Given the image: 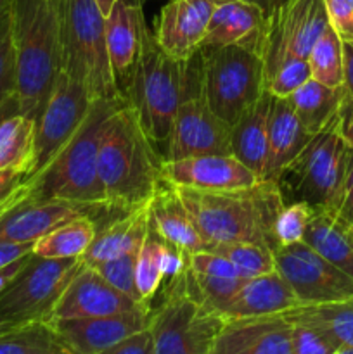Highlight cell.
Returning <instances> with one entry per match:
<instances>
[{"mask_svg": "<svg viewBox=\"0 0 353 354\" xmlns=\"http://www.w3.org/2000/svg\"><path fill=\"white\" fill-rule=\"evenodd\" d=\"M62 0H10L19 111L37 121L61 73Z\"/></svg>", "mask_w": 353, "mask_h": 354, "instance_id": "obj_1", "label": "cell"}, {"mask_svg": "<svg viewBox=\"0 0 353 354\" xmlns=\"http://www.w3.org/2000/svg\"><path fill=\"white\" fill-rule=\"evenodd\" d=\"M194 93H203L199 50L189 59L172 57L145 28L141 54L123 95L156 151L168 142L180 102Z\"/></svg>", "mask_w": 353, "mask_h": 354, "instance_id": "obj_2", "label": "cell"}, {"mask_svg": "<svg viewBox=\"0 0 353 354\" xmlns=\"http://www.w3.org/2000/svg\"><path fill=\"white\" fill-rule=\"evenodd\" d=\"M201 237L208 245L251 242L275 251L273 223L284 203L273 180L234 190H199L179 187Z\"/></svg>", "mask_w": 353, "mask_h": 354, "instance_id": "obj_3", "label": "cell"}, {"mask_svg": "<svg viewBox=\"0 0 353 354\" xmlns=\"http://www.w3.org/2000/svg\"><path fill=\"white\" fill-rule=\"evenodd\" d=\"M161 154L125 100L104 123L97 158L109 209L127 213L145 206L161 176Z\"/></svg>", "mask_w": 353, "mask_h": 354, "instance_id": "obj_4", "label": "cell"}, {"mask_svg": "<svg viewBox=\"0 0 353 354\" xmlns=\"http://www.w3.org/2000/svg\"><path fill=\"white\" fill-rule=\"evenodd\" d=\"M123 102V97L93 100L71 140L40 173L26 180L28 199L37 203L64 201L93 211L109 209L97 158L104 123Z\"/></svg>", "mask_w": 353, "mask_h": 354, "instance_id": "obj_5", "label": "cell"}, {"mask_svg": "<svg viewBox=\"0 0 353 354\" xmlns=\"http://www.w3.org/2000/svg\"><path fill=\"white\" fill-rule=\"evenodd\" d=\"M352 156L353 149L343 137L336 114L273 180L284 206L305 203L315 211L334 213Z\"/></svg>", "mask_w": 353, "mask_h": 354, "instance_id": "obj_6", "label": "cell"}, {"mask_svg": "<svg viewBox=\"0 0 353 354\" xmlns=\"http://www.w3.org/2000/svg\"><path fill=\"white\" fill-rule=\"evenodd\" d=\"M61 71L93 100L123 97L107 54L106 16L93 0H62Z\"/></svg>", "mask_w": 353, "mask_h": 354, "instance_id": "obj_7", "label": "cell"}, {"mask_svg": "<svg viewBox=\"0 0 353 354\" xmlns=\"http://www.w3.org/2000/svg\"><path fill=\"white\" fill-rule=\"evenodd\" d=\"M163 287L165 299L149 315L154 354H211L225 318L204 306L190 268Z\"/></svg>", "mask_w": 353, "mask_h": 354, "instance_id": "obj_8", "label": "cell"}, {"mask_svg": "<svg viewBox=\"0 0 353 354\" xmlns=\"http://www.w3.org/2000/svg\"><path fill=\"white\" fill-rule=\"evenodd\" d=\"M203 97L228 127L265 93V71L260 55L246 44L201 47Z\"/></svg>", "mask_w": 353, "mask_h": 354, "instance_id": "obj_9", "label": "cell"}, {"mask_svg": "<svg viewBox=\"0 0 353 354\" xmlns=\"http://www.w3.org/2000/svg\"><path fill=\"white\" fill-rule=\"evenodd\" d=\"M327 26L324 0H287L270 12L262 30L248 44L262 59L265 83L286 62L308 59Z\"/></svg>", "mask_w": 353, "mask_h": 354, "instance_id": "obj_10", "label": "cell"}, {"mask_svg": "<svg viewBox=\"0 0 353 354\" xmlns=\"http://www.w3.org/2000/svg\"><path fill=\"white\" fill-rule=\"evenodd\" d=\"M82 265L80 258L52 259L30 254L19 275L0 294V313L16 325L47 322Z\"/></svg>", "mask_w": 353, "mask_h": 354, "instance_id": "obj_11", "label": "cell"}, {"mask_svg": "<svg viewBox=\"0 0 353 354\" xmlns=\"http://www.w3.org/2000/svg\"><path fill=\"white\" fill-rule=\"evenodd\" d=\"M275 272L289 283L300 304L353 301V279L303 241L273 251Z\"/></svg>", "mask_w": 353, "mask_h": 354, "instance_id": "obj_12", "label": "cell"}, {"mask_svg": "<svg viewBox=\"0 0 353 354\" xmlns=\"http://www.w3.org/2000/svg\"><path fill=\"white\" fill-rule=\"evenodd\" d=\"M93 99L85 86L59 73L51 97L37 120L35 128V152L26 180L40 173L59 151L71 140L73 135L89 114Z\"/></svg>", "mask_w": 353, "mask_h": 354, "instance_id": "obj_13", "label": "cell"}, {"mask_svg": "<svg viewBox=\"0 0 353 354\" xmlns=\"http://www.w3.org/2000/svg\"><path fill=\"white\" fill-rule=\"evenodd\" d=\"M208 154H232L230 127L210 109L203 93H194L176 109L163 161Z\"/></svg>", "mask_w": 353, "mask_h": 354, "instance_id": "obj_14", "label": "cell"}, {"mask_svg": "<svg viewBox=\"0 0 353 354\" xmlns=\"http://www.w3.org/2000/svg\"><path fill=\"white\" fill-rule=\"evenodd\" d=\"M151 308L120 292L92 266L82 265L55 303L47 322L59 318L109 317L128 311H151Z\"/></svg>", "mask_w": 353, "mask_h": 354, "instance_id": "obj_15", "label": "cell"}, {"mask_svg": "<svg viewBox=\"0 0 353 354\" xmlns=\"http://www.w3.org/2000/svg\"><path fill=\"white\" fill-rule=\"evenodd\" d=\"M151 311H128L109 317L51 320L66 354H99L128 335L149 327Z\"/></svg>", "mask_w": 353, "mask_h": 354, "instance_id": "obj_16", "label": "cell"}, {"mask_svg": "<svg viewBox=\"0 0 353 354\" xmlns=\"http://www.w3.org/2000/svg\"><path fill=\"white\" fill-rule=\"evenodd\" d=\"M291 322L284 315L224 322L211 354H293Z\"/></svg>", "mask_w": 353, "mask_h": 354, "instance_id": "obj_17", "label": "cell"}, {"mask_svg": "<svg viewBox=\"0 0 353 354\" xmlns=\"http://www.w3.org/2000/svg\"><path fill=\"white\" fill-rule=\"evenodd\" d=\"M161 176L179 187L234 190L255 185L258 176L232 154H208L161 162Z\"/></svg>", "mask_w": 353, "mask_h": 354, "instance_id": "obj_18", "label": "cell"}, {"mask_svg": "<svg viewBox=\"0 0 353 354\" xmlns=\"http://www.w3.org/2000/svg\"><path fill=\"white\" fill-rule=\"evenodd\" d=\"M217 0H170L159 12L154 38L175 59H189L199 50Z\"/></svg>", "mask_w": 353, "mask_h": 354, "instance_id": "obj_19", "label": "cell"}, {"mask_svg": "<svg viewBox=\"0 0 353 354\" xmlns=\"http://www.w3.org/2000/svg\"><path fill=\"white\" fill-rule=\"evenodd\" d=\"M90 211L64 201L37 203L24 196L0 214V244H35L57 225Z\"/></svg>", "mask_w": 353, "mask_h": 354, "instance_id": "obj_20", "label": "cell"}, {"mask_svg": "<svg viewBox=\"0 0 353 354\" xmlns=\"http://www.w3.org/2000/svg\"><path fill=\"white\" fill-rule=\"evenodd\" d=\"M147 213L152 230L170 244L183 249L189 254L210 249L208 242L201 237L176 185L165 176H159L154 192L147 201Z\"/></svg>", "mask_w": 353, "mask_h": 354, "instance_id": "obj_21", "label": "cell"}, {"mask_svg": "<svg viewBox=\"0 0 353 354\" xmlns=\"http://www.w3.org/2000/svg\"><path fill=\"white\" fill-rule=\"evenodd\" d=\"M145 28L147 26L142 16V6H132L125 0H116L106 16L107 54L121 95L130 82L135 62L141 54Z\"/></svg>", "mask_w": 353, "mask_h": 354, "instance_id": "obj_22", "label": "cell"}, {"mask_svg": "<svg viewBox=\"0 0 353 354\" xmlns=\"http://www.w3.org/2000/svg\"><path fill=\"white\" fill-rule=\"evenodd\" d=\"M296 306H300V301L289 283L279 273L272 272L246 280L239 292L221 308L220 315L225 320L266 317L284 315Z\"/></svg>", "mask_w": 353, "mask_h": 354, "instance_id": "obj_23", "label": "cell"}, {"mask_svg": "<svg viewBox=\"0 0 353 354\" xmlns=\"http://www.w3.org/2000/svg\"><path fill=\"white\" fill-rule=\"evenodd\" d=\"M314 135L301 124L287 99H272L269 118V149L262 180H275L280 169L289 165Z\"/></svg>", "mask_w": 353, "mask_h": 354, "instance_id": "obj_24", "label": "cell"}, {"mask_svg": "<svg viewBox=\"0 0 353 354\" xmlns=\"http://www.w3.org/2000/svg\"><path fill=\"white\" fill-rule=\"evenodd\" d=\"M272 99L273 97L265 90V93L230 127L232 156L251 169L260 180L265 171Z\"/></svg>", "mask_w": 353, "mask_h": 354, "instance_id": "obj_25", "label": "cell"}, {"mask_svg": "<svg viewBox=\"0 0 353 354\" xmlns=\"http://www.w3.org/2000/svg\"><path fill=\"white\" fill-rule=\"evenodd\" d=\"M149 225L147 204L135 209L127 211L123 216L114 218L106 227L97 228L93 242L89 251L83 254V265H97L100 261L118 258V256L137 252L147 237Z\"/></svg>", "mask_w": 353, "mask_h": 354, "instance_id": "obj_26", "label": "cell"}, {"mask_svg": "<svg viewBox=\"0 0 353 354\" xmlns=\"http://www.w3.org/2000/svg\"><path fill=\"white\" fill-rule=\"evenodd\" d=\"M265 17V12L253 3L241 0H217L201 47L246 44L262 30Z\"/></svg>", "mask_w": 353, "mask_h": 354, "instance_id": "obj_27", "label": "cell"}, {"mask_svg": "<svg viewBox=\"0 0 353 354\" xmlns=\"http://www.w3.org/2000/svg\"><path fill=\"white\" fill-rule=\"evenodd\" d=\"M303 242L353 279V245L346 234V223L338 214L327 209L315 211Z\"/></svg>", "mask_w": 353, "mask_h": 354, "instance_id": "obj_28", "label": "cell"}, {"mask_svg": "<svg viewBox=\"0 0 353 354\" xmlns=\"http://www.w3.org/2000/svg\"><path fill=\"white\" fill-rule=\"evenodd\" d=\"M345 86H327L310 78L287 97L298 120L311 135L325 127L338 114Z\"/></svg>", "mask_w": 353, "mask_h": 354, "instance_id": "obj_29", "label": "cell"}, {"mask_svg": "<svg viewBox=\"0 0 353 354\" xmlns=\"http://www.w3.org/2000/svg\"><path fill=\"white\" fill-rule=\"evenodd\" d=\"M97 234V225L92 214H82L52 228L48 234L33 244L31 254L38 258L66 259L83 258Z\"/></svg>", "mask_w": 353, "mask_h": 354, "instance_id": "obj_30", "label": "cell"}, {"mask_svg": "<svg viewBox=\"0 0 353 354\" xmlns=\"http://www.w3.org/2000/svg\"><path fill=\"white\" fill-rule=\"evenodd\" d=\"M37 121L24 114H9L0 121V169L30 173L35 152Z\"/></svg>", "mask_w": 353, "mask_h": 354, "instance_id": "obj_31", "label": "cell"}, {"mask_svg": "<svg viewBox=\"0 0 353 354\" xmlns=\"http://www.w3.org/2000/svg\"><path fill=\"white\" fill-rule=\"evenodd\" d=\"M284 315L315 325L339 348H353V301L300 304Z\"/></svg>", "mask_w": 353, "mask_h": 354, "instance_id": "obj_32", "label": "cell"}, {"mask_svg": "<svg viewBox=\"0 0 353 354\" xmlns=\"http://www.w3.org/2000/svg\"><path fill=\"white\" fill-rule=\"evenodd\" d=\"M0 354H66L48 322L21 325L0 334Z\"/></svg>", "mask_w": 353, "mask_h": 354, "instance_id": "obj_33", "label": "cell"}, {"mask_svg": "<svg viewBox=\"0 0 353 354\" xmlns=\"http://www.w3.org/2000/svg\"><path fill=\"white\" fill-rule=\"evenodd\" d=\"M311 78L327 86H343V40L329 24L308 54Z\"/></svg>", "mask_w": 353, "mask_h": 354, "instance_id": "obj_34", "label": "cell"}, {"mask_svg": "<svg viewBox=\"0 0 353 354\" xmlns=\"http://www.w3.org/2000/svg\"><path fill=\"white\" fill-rule=\"evenodd\" d=\"M161 242L163 239L151 228L144 244L138 249L135 283H137L138 296L145 304H151L165 282L161 272Z\"/></svg>", "mask_w": 353, "mask_h": 354, "instance_id": "obj_35", "label": "cell"}, {"mask_svg": "<svg viewBox=\"0 0 353 354\" xmlns=\"http://www.w3.org/2000/svg\"><path fill=\"white\" fill-rule=\"evenodd\" d=\"M211 251L227 258L246 279L275 272L273 249L251 242H232V244L211 245Z\"/></svg>", "mask_w": 353, "mask_h": 354, "instance_id": "obj_36", "label": "cell"}, {"mask_svg": "<svg viewBox=\"0 0 353 354\" xmlns=\"http://www.w3.org/2000/svg\"><path fill=\"white\" fill-rule=\"evenodd\" d=\"M315 209L305 203H293L282 206L273 223V235L277 245H291L301 242Z\"/></svg>", "mask_w": 353, "mask_h": 354, "instance_id": "obj_37", "label": "cell"}, {"mask_svg": "<svg viewBox=\"0 0 353 354\" xmlns=\"http://www.w3.org/2000/svg\"><path fill=\"white\" fill-rule=\"evenodd\" d=\"M137 252H128V254L118 256V258L107 259V261H100L97 265H92L99 275H102L107 282L113 287H116L120 292L127 294L137 303L145 304L141 299L137 290V283H135V266H137ZM151 306V304H147Z\"/></svg>", "mask_w": 353, "mask_h": 354, "instance_id": "obj_38", "label": "cell"}, {"mask_svg": "<svg viewBox=\"0 0 353 354\" xmlns=\"http://www.w3.org/2000/svg\"><path fill=\"white\" fill-rule=\"evenodd\" d=\"M286 318L293 325V328H291L293 354H334L339 349V346L315 325L298 320V318Z\"/></svg>", "mask_w": 353, "mask_h": 354, "instance_id": "obj_39", "label": "cell"}, {"mask_svg": "<svg viewBox=\"0 0 353 354\" xmlns=\"http://www.w3.org/2000/svg\"><path fill=\"white\" fill-rule=\"evenodd\" d=\"M311 78L310 64L307 59H294L280 66L269 82L265 83V90L277 99H287L293 92H296L303 83Z\"/></svg>", "mask_w": 353, "mask_h": 354, "instance_id": "obj_40", "label": "cell"}, {"mask_svg": "<svg viewBox=\"0 0 353 354\" xmlns=\"http://www.w3.org/2000/svg\"><path fill=\"white\" fill-rule=\"evenodd\" d=\"M12 95H16V59L7 12L0 21V109Z\"/></svg>", "mask_w": 353, "mask_h": 354, "instance_id": "obj_41", "label": "cell"}, {"mask_svg": "<svg viewBox=\"0 0 353 354\" xmlns=\"http://www.w3.org/2000/svg\"><path fill=\"white\" fill-rule=\"evenodd\" d=\"M24 196H28L26 173L0 169V214Z\"/></svg>", "mask_w": 353, "mask_h": 354, "instance_id": "obj_42", "label": "cell"}, {"mask_svg": "<svg viewBox=\"0 0 353 354\" xmlns=\"http://www.w3.org/2000/svg\"><path fill=\"white\" fill-rule=\"evenodd\" d=\"M329 24L341 37V40H353V0H324Z\"/></svg>", "mask_w": 353, "mask_h": 354, "instance_id": "obj_43", "label": "cell"}, {"mask_svg": "<svg viewBox=\"0 0 353 354\" xmlns=\"http://www.w3.org/2000/svg\"><path fill=\"white\" fill-rule=\"evenodd\" d=\"M99 354H154V344H152L151 330L144 328V330L137 332V334L128 335L127 339L120 341L118 344L111 346L106 351Z\"/></svg>", "mask_w": 353, "mask_h": 354, "instance_id": "obj_44", "label": "cell"}, {"mask_svg": "<svg viewBox=\"0 0 353 354\" xmlns=\"http://www.w3.org/2000/svg\"><path fill=\"white\" fill-rule=\"evenodd\" d=\"M336 214L345 223L353 225V156L350 161L348 173H346L345 183H343L341 196H339L338 206H336Z\"/></svg>", "mask_w": 353, "mask_h": 354, "instance_id": "obj_45", "label": "cell"}, {"mask_svg": "<svg viewBox=\"0 0 353 354\" xmlns=\"http://www.w3.org/2000/svg\"><path fill=\"white\" fill-rule=\"evenodd\" d=\"M339 118V128H341V133L345 137V140L348 142L350 147L353 149V95H350L345 90V95H343L341 106L338 111Z\"/></svg>", "mask_w": 353, "mask_h": 354, "instance_id": "obj_46", "label": "cell"}, {"mask_svg": "<svg viewBox=\"0 0 353 354\" xmlns=\"http://www.w3.org/2000/svg\"><path fill=\"white\" fill-rule=\"evenodd\" d=\"M31 251H33V244H9V242H3V244H0V268L10 265L16 259L31 254Z\"/></svg>", "mask_w": 353, "mask_h": 354, "instance_id": "obj_47", "label": "cell"}, {"mask_svg": "<svg viewBox=\"0 0 353 354\" xmlns=\"http://www.w3.org/2000/svg\"><path fill=\"white\" fill-rule=\"evenodd\" d=\"M343 86L353 95V40L343 41Z\"/></svg>", "mask_w": 353, "mask_h": 354, "instance_id": "obj_48", "label": "cell"}, {"mask_svg": "<svg viewBox=\"0 0 353 354\" xmlns=\"http://www.w3.org/2000/svg\"><path fill=\"white\" fill-rule=\"evenodd\" d=\"M241 2L253 3V6L260 7V9L265 12V16H269L270 12H273L277 7H280L284 2H287V0H241Z\"/></svg>", "mask_w": 353, "mask_h": 354, "instance_id": "obj_49", "label": "cell"}, {"mask_svg": "<svg viewBox=\"0 0 353 354\" xmlns=\"http://www.w3.org/2000/svg\"><path fill=\"white\" fill-rule=\"evenodd\" d=\"M16 113H21L19 102H17V97L12 95L6 104H3L2 109H0V121H2L6 116H9V114H16Z\"/></svg>", "mask_w": 353, "mask_h": 354, "instance_id": "obj_50", "label": "cell"}, {"mask_svg": "<svg viewBox=\"0 0 353 354\" xmlns=\"http://www.w3.org/2000/svg\"><path fill=\"white\" fill-rule=\"evenodd\" d=\"M93 2L97 3V7L100 9V12H102L104 16H107V14L111 12V9H113L114 3H116V0H93Z\"/></svg>", "mask_w": 353, "mask_h": 354, "instance_id": "obj_51", "label": "cell"}, {"mask_svg": "<svg viewBox=\"0 0 353 354\" xmlns=\"http://www.w3.org/2000/svg\"><path fill=\"white\" fill-rule=\"evenodd\" d=\"M17 327H21V325H16L14 322L7 320V318L0 313V334H6V332L12 330V328H17Z\"/></svg>", "mask_w": 353, "mask_h": 354, "instance_id": "obj_52", "label": "cell"}, {"mask_svg": "<svg viewBox=\"0 0 353 354\" xmlns=\"http://www.w3.org/2000/svg\"><path fill=\"white\" fill-rule=\"evenodd\" d=\"M9 7H10V0H0V21L7 16Z\"/></svg>", "mask_w": 353, "mask_h": 354, "instance_id": "obj_53", "label": "cell"}, {"mask_svg": "<svg viewBox=\"0 0 353 354\" xmlns=\"http://www.w3.org/2000/svg\"><path fill=\"white\" fill-rule=\"evenodd\" d=\"M346 234H348L350 242H352V245H353V225L346 223Z\"/></svg>", "mask_w": 353, "mask_h": 354, "instance_id": "obj_54", "label": "cell"}, {"mask_svg": "<svg viewBox=\"0 0 353 354\" xmlns=\"http://www.w3.org/2000/svg\"><path fill=\"white\" fill-rule=\"evenodd\" d=\"M334 354H353V348H339Z\"/></svg>", "mask_w": 353, "mask_h": 354, "instance_id": "obj_55", "label": "cell"}, {"mask_svg": "<svg viewBox=\"0 0 353 354\" xmlns=\"http://www.w3.org/2000/svg\"><path fill=\"white\" fill-rule=\"evenodd\" d=\"M125 2L132 3V6H142V0H125Z\"/></svg>", "mask_w": 353, "mask_h": 354, "instance_id": "obj_56", "label": "cell"}, {"mask_svg": "<svg viewBox=\"0 0 353 354\" xmlns=\"http://www.w3.org/2000/svg\"><path fill=\"white\" fill-rule=\"evenodd\" d=\"M142 2H144V0H142Z\"/></svg>", "mask_w": 353, "mask_h": 354, "instance_id": "obj_57", "label": "cell"}]
</instances>
